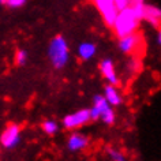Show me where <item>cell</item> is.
Instances as JSON below:
<instances>
[{"instance_id":"cell-10","label":"cell","mask_w":161,"mask_h":161,"mask_svg":"<svg viewBox=\"0 0 161 161\" xmlns=\"http://www.w3.org/2000/svg\"><path fill=\"white\" fill-rule=\"evenodd\" d=\"M97 53V45L92 41H83L78 45L76 49V55L82 62H89Z\"/></svg>"},{"instance_id":"cell-7","label":"cell","mask_w":161,"mask_h":161,"mask_svg":"<svg viewBox=\"0 0 161 161\" xmlns=\"http://www.w3.org/2000/svg\"><path fill=\"white\" fill-rule=\"evenodd\" d=\"M100 71H101V75L104 76V79L108 82V85L118 86L120 83V78L116 74V70H115V63L111 58H105L100 62Z\"/></svg>"},{"instance_id":"cell-16","label":"cell","mask_w":161,"mask_h":161,"mask_svg":"<svg viewBox=\"0 0 161 161\" xmlns=\"http://www.w3.org/2000/svg\"><path fill=\"white\" fill-rule=\"evenodd\" d=\"M127 64H128L127 68L130 70V72H135V71H138V68H139V60H138V59L132 58V59H131Z\"/></svg>"},{"instance_id":"cell-18","label":"cell","mask_w":161,"mask_h":161,"mask_svg":"<svg viewBox=\"0 0 161 161\" xmlns=\"http://www.w3.org/2000/svg\"><path fill=\"white\" fill-rule=\"evenodd\" d=\"M6 2H7V0H0V3H2V4H6Z\"/></svg>"},{"instance_id":"cell-2","label":"cell","mask_w":161,"mask_h":161,"mask_svg":"<svg viewBox=\"0 0 161 161\" xmlns=\"http://www.w3.org/2000/svg\"><path fill=\"white\" fill-rule=\"evenodd\" d=\"M139 23L141 21L135 15L134 10L128 6L118 13L114 21V25H112V29H114L115 34L120 38V37H124V36H128L131 33L138 31Z\"/></svg>"},{"instance_id":"cell-5","label":"cell","mask_w":161,"mask_h":161,"mask_svg":"<svg viewBox=\"0 0 161 161\" xmlns=\"http://www.w3.org/2000/svg\"><path fill=\"white\" fill-rule=\"evenodd\" d=\"M0 142L3 147L6 149H14L21 142V127L15 123H11L6 127V130L0 135Z\"/></svg>"},{"instance_id":"cell-9","label":"cell","mask_w":161,"mask_h":161,"mask_svg":"<svg viewBox=\"0 0 161 161\" xmlns=\"http://www.w3.org/2000/svg\"><path fill=\"white\" fill-rule=\"evenodd\" d=\"M143 21L149 22V25L154 29L161 26V8L156 4H145L143 8Z\"/></svg>"},{"instance_id":"cell-1","label":"cell","mask_w":161,"mask_h":161,"mask_svg":"<svg viewBox=\"0 0 161 161\" xmlns=\"http://www.w3.org/2000/svg\"><path fill=\"white\" fill-rule=\"evenodd\" d=\"M48 59L52 67L62 70L70 62V48L68 42L63 36H55L48 45Z\"/></svg>"},{"instance_id":"cell-8","label":"cell","mask_w":161,"mask_h":161,"mask_svg":"<svg viewBox=\"0 0 161 161\" xmlns=\"http://www.w3.org/2000/svg\"><path fill=\"white\" fill-rule=\"evenodd\" d=\"M89 146V136L82 132H72L67 139V149L72 153L82 152Z\"/></svg>"},{"instance_id":"cell-12","label":"cell","mask_w":161,"mask_h":161,"mask_svg":"<svg viewBox=\"0 0 161 161\" xmlns=\"http://www.w3.org/2000/svg\"><path fill=\"white\" fill-rule=\"evenodd\" d=\"M41 128L47 135H55L59 131V124L55 120H45V122H42Z\"/></svg>"},{"instance_id":"cell-3","label":"cell","mask_w":161,"mask_h":161,"mask_svg":"<svg viewBox=\"0 0 161 161\" xmlns=\"http://www.w3.org/2000/svg\"><path fill=\"white\" fill-rule=\"evenodd\" d=\"M92 120H101L107 126H112L116 120L115 111L108 104L103 94H96L93 98V105L89 109Z\"/></svg>"},{"instance_id":"cell-15","label":"cell","mask_w":161,"mask_h":161,"mask_svg":"<svg viewBox=\"0 0 161 161\" xmlns=\"http://www.w3.org/2000/svg\"><path fill=\"white\" fill-rule=\"evenodd\" d=\"M26 3V0H7L6 4L10 7V8H19Z\"/></svg>"},{"instance_id":"cell-11","label":"cell","mask_w":161,"mask_h":161,"mask_svg":"<svg viewBox=\"0 0 161 161\" xmlns=\"http://www.w3.org/2000/svg\"><path fill=\"white\" fill-rule=\"evenodd\" d=\"M104 97L108 101L111 107H119L120 104H122L123 98H122V94L119 93L118 87L116 86H112V85H108L104 87Z\"/></svg>"},{"instance_id":"cell-4","label":"cell","mask_w":161,"mask_h":161,"mask_svg":"<svg viewBox=\"0 0 161 161\" xmlns=\"http://www.w3.org/2000/svg\"><path fill=\"white\" fill-rule=\"evenodd\" d=\"M90 112L89 109L83 108V109H79L76 112H72L70 115H66L62 120V124L64 128L67 130H76V128L85 126L90 122Z\"/></svg>"},{"instance_id":"cell-13","label":"cell","mask_w":161,"mask_h":161,"mask_svg":"<svg viewBox=\"0 0 161 161\" xmlns=\"http://www.w3.org/2000/svg\"><path fill=\"white\" fill-rule=\"evenodd\" d=\"M107 153H108V156H109V160L111 161H127V157L124 156V153L120 152L119 149L108 147L107 149Z\"/></svg>"},{"instance_id":"cell-17","label":"cell","mask_w":161,"mask_h":161,"mask_svg":"<svg viewBox=\"0 0 161 161\" xmlns=\"http://www.w3.org/2000/svg\"><path fill=\"white\" fill-rule=\"evenodd\" d=\"M156 41H157V45L161 47V26L157 29V36H156Z\"/></svg>"},{"instance_id":"cell-14","label":"cell","mask_w":161,"mask_h":161,"mask_svg":"<svg viewBox=\"0 0 161 161\" xmlns=\"http://www.w3.org/2000/svg\"><path fill=\"white\" fill-rule=\"evenodd\" d=\"M27 59H29V55H27V52L25 49H18L17 53H15V58H14L15 63H17L18 66H25Z\"/></svg>"},{"instance_id":"cell-6","label":"cell","mask_w":161,"mask_h":161,"mask_svg":"<svg viewBox=\"0 0 161 161\" xmlns=\"http://www.w3.org/2000/svg\"><path fill=\"white\" fill-rule=\"evenodd\" d=\"M141 44H142V37H141L138 31H135V33L120 37L118 42V48L124 55H132L141 47Z\"/></svg>"}]
</instances>
